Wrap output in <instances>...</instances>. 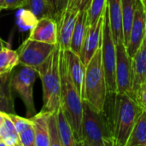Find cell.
<instances>
[{"mask_svg":"<svg viewBox=\"0 0 146 146\" xmlns=\"http://www.w3.org/2000/svg\"><path fill=\"white\" fill-rule=\"evenodd\" d=\"M104 111L108 116L114 146H126L131 132L142 112L132 96L126 93H108Z\"/></svg>","mask_w":146,"mask_h":146,"instance_id":"6da1fadb","label":"cell"},{"mask_svg":"<svg viewBox=\"0 0 146 146\" xmlns=\"http://www.w3.org/2000/svg\"><path fill=\"white\" fill-rule=\"evenodd\" d=\"M59 72L61 80V107L72 127L78 145L82 139L83 100L77 92L68 73L64 51L60 49Z\"/></svg>","mask_w":146,"mask_h":146,"instance_id":"7a4b0ae2","label":"cell"},{"mask_svg":"<svg viewBox=\"0 0 146 146\" xmlns=\"http://www.w3.org/2000/svg\"><path fill=\"white\" fill-rule=\"evenodd\" d=\"M108 93L100 47L86 66L83 101L102 112L104 111Z\"/></svg>","mask_w":146,"mask_h":146,"instance_id":"3957f363","label":"cell"},{"mask_svg":"<svg viewBox=\"0 0 146 146\" xmlns=\"http://www.w3.org/2000/svg\"><path fill=\"white\" fill-rule=\"evenodd\" d=\"M60 46L57 44L48 58L36 68L43 84L41 111L56 112L61 106V80L59 72Z\"/></svg>","mask_w":146,"mask_h":146,"instance_id":"277c9868","label":"cell"},{"mask_svg":"<svg viewBox=\"0 0 146 146\" xmlns=\"http://www.w3.org/2000/svg\"><path fill=\"white\" fill-rule=\"evenodd\" d=\"M80 145L114 146L111 128L105 111H97L85 101Z\"/></svg>","mask_w":146,"mask_h":146,"instance_id":"5b68a950","label":"cell"},{"mask_svg":"<svg viewBox=\"0 0 146 146\" xmlns=\"http://www.w3.org/2000/svg\"><path fill=\"white\" fill-rule=\"evenodd\" d=\"M102 62L105 74L107 89L109 93L116 92L115 82V63H116V48L111 33L108 5L104 13L103 34L101 43Z\"/></svg>","mask_w":146,"mask_h":146,"instance_id":"8992f818","label":"cell"},{"mask_svg":"<svg viewBox=\"0 0 146 146\" xmlns=\"http://www.w3.org/2000/svg\"><path fill=\"white\" fill-rule=\"evenodd\" d=\"M38 72L35 68L22 65L21 68L12 73L10 85L12 90L15 91L22 99L27 118L33 116L36 113L33 89Z\"/></svg>","mask_w":146,"mask_h":146,"instance_id":"52a82bcc","label":"cell"},{"mask_svg":"<svg viewBox=\"0 0 146 146\" xmlns=\"http://www.w3.org/2000/svg\"><path fill=\"white\" fill-rule=\"evenodd\" d=\"M56 44L27 38L17 50L19 64L37 68L52 53Z\"/></svg>","mask_w":146,"mask_h":146,"instance_id":"ba28073f","label":"cell"},{"mask_svg":"<svg viewBox=\"0 0 146 146\" xmlns=\"http://www.w3.org/2000/svg\"><path fill=\"white\" fill-rule=\"evenodd\" d=\"M115 82L116 92L126 93L133 97V70L132 61L123 41L115 44Z\"/></svg>","mask_w":146,"mask_h":146,"instance_id":"9c48e42d","label":"cell"},{"mask_svg":"<svg viewBox=\"0 0 146 146\" xmlns=\"http://www.w3.org/2000/svg\"><path fill=\"white\" fill-rule=\"evenodd\" d=\"M146 28V8L141 0H137L135 13L133 24L130 30L129 38L126 44L127 51L132 59L139 47L145 33Z\"/></svg>","mask_w":146,"mask_h":146,"instance_id":"30bf717a","label":"cell"},{"mask_svg":"<svg viewBox=\"0 0 146 146\" xmlns=\"http://www.w3.org/2000/svg\"><path fill=\"white\" fill-rule=\"evenodd\" d=\"M79 11L77 9L65 8L56 18L57 23V44L62 50L70 49L72 34Z\"/></svg>","mask_w":146,"mask_h":146,"instance_id":"8fae6325","label":"cell"},{"mask_svg":"<svg viewBox=\"0 0 146 146\" xmlns=\"http://www.w3.org/2000/svg\"><path fill=\"white\" fill-rule=\"evenodd\" d=\"M104 15L95 23L89 24L80 50V59L86 66L95 52L101 47Z\"/></svg>","mask_w":146,"mask_h":146,"instance_id":"7c38bea8","label":"cell"},{"mask_svg":"<svg viewBox=\"0 0 146 146\" xmlns=\"http://www.w3.org/2000/svg\"><path fill=\"white\" fill-rule=\"evenodd\" d=\"M28 38L57 44V23L56 19L50 16L38 19L31 28Z\"/></svg>","mask_w":146,"mask_h":146,"instance_id":"4fadbf2b","label":"cell"},{"mask_svg":"<svg viewBox=\"0 0 146 146\" xmlns=\"http://www.w3.org/2000/svg\"><path fill=\"white\" fill-rule=\"evenodd\" d=\"M68 73L70 78L79 92L80 96L83 100V92H84V81L86 74V65L80 59V56L70 50H63Z\"/></svg>","mask_w":146,"mask_h":146,"instance_id":"5bb4252c","label":"cell"},{"mask_svg":"<svg viewBox=\"0 0 146 146\" xmlns=\"http://www.w3.org/2000/svg\"><path fill=\"white\" fill-rule=\"evenodd\" d=\"M133 70V95L134 92L146 82V28L144 38L131 59Z\"/></svg>","mask_w":146,"mask_h":146,"instance_id":"9a60e30c","label":"cell"},{"mask_svg":"<svg viewBox=\"0 0 146 146\" xmlns=\"http://www.w3.org/2000/svg\"><path fill=\"white\" fill-rule=\"evenodd\" d=\"M88 6L89 3L81 8L78 13V16L76 19L75 26L74 28V32L72 34L71 43H70V50L74 52L75 54H80L81 47L83 44V41L89 26V18H88Z\"/></svg>","mask_w":146,"mask_h":146,"instance_id":"2e32d148","label":"cell"},{"mask_svg":"<svg viewBox=\"0 0 146 146\" xmlns=\"http://www.w3.org/2000/svg\"><path fill=\"white\" fill-rule=\"evenodd\" d=\"M111 33L115 44L123 41L121 0H107Z\"/></svg>","mask_w":146,"mask_h":146,"instance_id":"e0dca14e","label":"cell"},{"mask_svg":"<svg viewBox=\"0 0 146 146\" xmlns=\"http://www.w3.org/2000/svg\"><path fill=\"white\" fill-rule=\"evenodd\" d=\"M47 111H40L30 117L33 121V127L35 132V146H50L49 124Z\"/></svg>","mask_w":146,"mask_h":146,"instance_id":"ac0fdd59","label":"cell"},{"mask_svg":"<svg viewBox=\"0 0 146 146\" xmlns=\"http://www.w3.org/2000/svg\"><path fill=\"white\" fill-rule=\"evenodd\" d=\"M11 74L12 72L0 77V110L7 114L15 113V101L10 85Z\"/></svg>","mask_w":146,"mask_h":146,"instance_id":"d6986e66","label":"cell"},{"mask_svg":"<svg viewBox=\"0 0 146 146\" xmlns=\"http://www.w3.org/2000/svg\"><path fill=\"white\" fill-rule=\"evenodd\" d=\"M56 119H57L58 133L62 142V146L78 145L72 127L61 106L58 108L56 111Z\"/></svg>","mask_w":146,"mask_h":146,"instance_id":"ffe728a7","label":"cell"},{"mask_svg":"<svg viewBox=\"0 0 146 146\" xmlns=\"http://www.w3.org/2000/svg\"><path fill=\"white\" fill-rule=\"evenodd\" d=\"M126 146H146V112L142 110Z\"/></svg>","mask_w":146,"mask_h":146,"instance_id":"44dd1931","label":"cell"},{"mask_svg":"<svg viewBox=\"0 0 146 146\" xmlns=\"http://www.w3.org/2000/svg\"><path fill=\"white\" fill-rule=\"evenodd\" d=\"M137 0H121L122 27H123V42L127 44L131 27L133 21Z\"/></svg>","mask_w":146,"mask_h":146,"instance_id":"7402d4cb","label":"cell"},{"mask_svg":"<svg viewBox=\"0 0 146 146\" xmlns=\"http://www.w3.org/2000/svg\"><path fill=\"white\" fill-rule=\"evenodd\" d=\"M19 64V56L17 51L4 48L0 51V77L10 74Z\"/></svg>","mask_w":146,"mask_h":146,"instance_id":"603a6c76","label":"cell"},{"mask_svg":"<svg viewBox=\"0 0 146 146\" xmlns=\"http://www.w3.org/2000/svg\"><path fill=\"white\" fill-rule=\"evenodd\" d=\"M24 8L29 10L37 20L46 16L55 18V13L47 0H27Z\"/></svg>","mask_w":146,"mask_h":146,"instance_id":"cb8c5ba5","label":"cell"},{"mask_svg":"<svg viewBox=\"0 0 146 146\" xmlns=\"http://www.w3.org/2000/svg\"><path fill=\"white\" fill-rule=\"evenodd\" d=\"M0 139L5 143L6 146H21L19 134L9 117V114L8 117L0 126Z\"/></svg>","mask_w":146,"mask_h":146,"instance_id":"d4e9b609","label":"cell"},{"mask_svg":"<svg viewBox=\"0 0 146 146\" xmlns=\"http://www.w3.org/2000/svg\"><path fill=\"white\" fill-rule=\"evenodd\" d=\"M107 6V0H91L88 6L89 23H95L103 16Z\"/></svg>","mask_w":146,"mask_h":146,"instance_id":"484cf974","label":"cell"},{"mask_svg":"<svg viewBox=\"0 0 146 146\" xmlns=\"http://www.w3.org/2000/svg\"><path fill=\"white\" fill-rule=\"evenodd\" d=\"M50 146H62V142L58 133L56 112H50L48 117Z\"/></svg>","mask_w":146,"mask_h":146,"instance_id":"4316f807","label":"cell"},{"mask_svg":"<svg viewBox=\"0 0 146 146\" xmlns=\"http://www.w3.org/2000/svg\"><path fill=\"white\" fill-rule=\"evenodd\" d=\"M9 117L12 121L18 134H20L21 133L33 126V121L30 118H23L15 115V113L9 114Z\"/></svg>","mask_w":146,"mask_h":146,"instance_id":"83f0119b","label":"cell"},{"mask_svg":"<svg viewBox=\"0 0 146 146\" xmlns=\"http://www.w3.org/2000/svg\"><path fill=\"white\" fill-rule=\"evenodd\" d=\"M21 146H35V132L33 127H30L19 134Z\"/></svg>","mask_w":146,"mask_h":146,"instance_id":"f1b7e54d","label":"cell"},{"mask_svg":"<svg viewBox=\"0 0 146 146\" xmlns=\"http://www.w3.org/2000/svg\"><path fill=\"white\" fill-rule=\"evenodd\" d=\"M133 98L141 108L142 110L146 112V82L142 84L133 93Z\"/></svg>","mask_w":146,"mask_h":146,"instance_id":"f546056e","label":"cell"},{"mask_svg":"<svg viewBox=\"0 0 146 146\" xmlns=\"http://www.w3.org/2000/svg\"><path fill=\"white\" fill-rule=\"evenodd\" d=\"M27 0H3V9H21L24 8Z\"/></svg>","mask_w":146,"mask_h":146,"instance_id":"4dcf8cb0","label":"cell"},{"mask_svg":"<svg viewBox=\"0 0 146 146\" xmlns=\"http://www.w3.org/2000/svg\"><path fill=\"white\" fill-rule=\"evenodd\" d=\"M50 7L52 8L54 13H55V19L57 15V9H58V5H59V1L60 0H47Z\"/></svg>","mask_w":146,"mask_h":146,"instance_id":"1f68e13d","label":"cell"},{"mask_svg":"<svg viewBox=\"0 0 146 146\" xmlns=\"http://www.w3.org/2000/svg\"><path fill=\"white\" fill-rule=\"evenodd\" d=\"M68 0H60L59 1V5H58V9H57V15L56 16V18L59 15V14L66 8L67 4H68Z\"/></svg>","mask_w":146,"mask_h":146,"instance_id":"d6a6232c","label":"cell"},{"mask_svg":"<svg viewBox=\"0 0 146 146\" xmlns=\"http://www.w3.org/2000/svg\"><path fill=\"white\" fill-rule=\"evenodd\" d=\"M8 117V114L0 110V126L3 123V121H5V119Z\"/></svg>","mask_w":146,"mask_h":146,"instance_id":"836d02e7","label":"cell"},{"mask_svg":"<svg viewBox=\"0 0 146 146\" xmlns=\"http://www.w3.org/2000/svg\"><path fill=\"white\" fill-rule=\"evenodd\" d=\"M7 47H9L8 43L5 42V41H3L2 38H0V51H1L2 50H3L4 48H7Z\"/></svg>","mask_w":146,"mask_h":146,"instance_id":"e575fe53","label":"cell"},{"mask_svg":"<svg viewBox=\"0 0 146 146\" xmlns=\"http://www.w3.org/2000/svg\"><path fill=\"white\" fill-rule=\"evenodd\" d=\"M3 0H0V9H3Z\"/></svg>","mask_w":146,"mask_h":146,"instance_id":"d590c367","label":"cell"},{"mask_svg":"<svg viewBox=\"0 0 146 146\" xmlns=\"http://www.w3.org/2000/svg\"><path fill=\"white\" fill-rule=\"evenodd\" d=\"M141 1H142V2L144 3V4H145V0H141Z\"/></svg>","mask_w":146,"mask_h":146,"instance_id":"8d00e7d4","label":"cell"},{"mask_svg":"<svg viewBox=\"0 0 146 146\" xmlns=\"http://www.w3.org/2000/svg\"><path fill=\"white\" fill-rule=\"evenodd\" d=\"M145 8H146V0H145Z\"/></svg>","mask_w":146,"mask_h":146,"instance_id":"74e56055","label":"cell"},{"mask_svg":"<svg viewBox=\"0 0 146 146\" xmlns=\"http://www.w3.org/2000/svg\"><path fill=\"white\" fill-rule=\"evenodd\" d=\"M1 10H2V9H0V11H1Z\"/></svg>","mask_w":146,"mask_h":146,"instance_id":"f35d334b","label":"cell"}]
</instances>
